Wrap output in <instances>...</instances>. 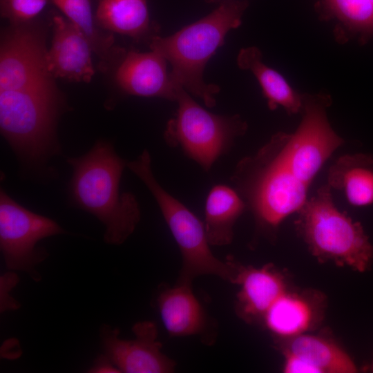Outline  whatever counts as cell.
I'll return each instance as SVG.
<instances>
[{"label":"cell","instance_id":"484cf974","mask_svg":"<svg viewBox=\"0 0 373 373\" xmlns=\"http://www.w3.org/2000/svg\"><path fill=\"white\" fill-rule=\"evenodd\" d=\"M89 372L97 373L120 372L117 367L105 355L98 358Z\"/></svg>","mask_w":373,"mask_h":373},{"label":"cell","instance_id":"4fadbf2b","mask_svg":"<svg viewBox=\"0 0 373 373\" xmlns=\"http://www.w3.org/2000/svg\"><path fill=\"white\" fill-rule=\"evenodd\" d=\"M234 285L237 316L249 324L261 323L274 301L289 288L285 275L271 264L260 267L240 262Z\"/></svg>","mask_w":373,"mask_h":373},{"label":"cell","instance_id":"9a60e30c","mask_svg":"<svg viewBox=\"0 0 373 373\" xmlns=\"http://www.w3.org/2000/svg\"><path fill=\"white\" fill-rule=\"evenodd\" d=\"M157 305L171 336L202 335L208 329V316L191 283L176 282L174 286L164 288L157 296Z\"/></svg>","mask_w":373,"mask_h":373},{"label":"cell","instance_id":"603a6c76","mask_svg":"<svg viewBox=\"0 0 373 373\" xmlns=\"http://www.w3.org/2000/svg\"><path fill=\"white\" fill-rule=\"evenodd\" d=\"M48 0H0L1 16L12 24L29 22L44 8Z\"/></svg>","mask_w":373,"mask_h":373},{"label":"cell","instance_id":"8992f818","mask_svg":"<svg viewBox=\"0 0 373 373\" xmlns=\"http://www.w3.org/2000/svg\"><path fill=\"white\" fill-rule=\"evenodd\" d=\"M175 102L178 108L166 124L164 141L171 147L180 148L205 171L247 132V124L239 115L213 113L198 104L181 86Z\"/></svg>","mask_w":373,"mask_h":373},{"label":"cell","instance_id":"277c9868","mask_svg":"<svg viewBox=\"0 0 373 373\" xmlns=\"http://www.w3.org/2000/svg\"><path fill=\"white\" fill-rule=\"evenodd\" d=\"M295 230L311 254L358 272L373 263V243L363 226L335 205L327 184L319 187L296 213Z\"/></svg>","mask_w":373,"mask_h":373},{"label":"cell","instance_id":"d6986e66","mask_svg":"<svg viewBox=\"0 0 373 373\" xmlns=\"http://www.w3.org/2000/svg\"><path fill=\"white\" fill-rule=\"evenodd\" d=\"M237 64L241 69L250 70L256 77L270 110L282 106L289 115L301 113L303 96L279 73L262 61L258 48H242L238 55Z\"/></svg>","mask_w":373,"mask_h":373},{"label":"cell","instance_id":"8fae6325","mask_svg":"<svg viewBox=\"0 0 373 373\" xmlns=\"http://www.w3.org/2000/svg\"><path fill=\"white\" fill-rule=\"evenodd\" d=\"M325 295L313 289H287L270 306L261 324L275 339L293 338L316 329L323 321Z\"/></svg>","mask_w":373,"mask_h":373},{"label":"cell","instance_id":"ba28073f","mask_svg":"<svg viewBox=\"0 0 373 373\" xmlns=\"http://www.w3.org/2000/svg\"><path fill=\"white\" fill-rule=\"evenodd\" d=\"M64 232L55 221L22 207L1 189L0 247L10 271H25L34 280H39L36 267L46 258L47 252L37 248V244Z\"/></svg>","mask_w":373,"mask_h":373},{"label":"cell","instance_id":"5bb4252c","mask_svg":"<svg viewBox=\"0 0 373 373\" xmlns=\"http://www.w3.org/2000/svg\"><path fill=\"white\" fill-rule=\"evenodd\" d=\"M167 62L163 55L154 50L146 52L131 50L117 70V82L129 95L175 102L179 85L168 72Z\"/></svg>","mask_w":373,"mask_h":373},{"label":"cell","instance_id":"52a82bcc","mask_svg":"<svg viewBox=\"0 0 373 373\" xmlns=\"http://www.w3.org/2000/svg\"><path fill=\"white\" fill-rule=\"evenodd\" d=\"M54 85L0 91V128L21 156L37 161L51 150L57 115Z\"/></svg>","mask_w":373,"mask_h":373},{"label":"cell","instance_id":"6da1fadb","mask_svg":"<svg viewBox=\"0 0 373 373\" xmlns=\"http://www.w3.org/2000/svg\"><path fill=\"white\" fill-rule=\"evenodd\" d=\"M329 105L324 97H306L294 133H275L236 164L231 180L253 216L257 235L275 240L283 222L308 199L324 164L344 144L328 120Z\"/></svg>","mask_w":373,"mask_h":373},{"label":"cell","instance_id":"83f0119b","mask_svg":"<svg viewBox=\"0 0 373 373\" xmlns=\"http://www.w3.org/2000/svg\"><path fill=\"white\" fill-rule=\"evenodd\" d=\"M372 371L373 372V364H372Z\"/></svg>","mask_w":373,"mask_h":373},{"label":"cell","instance_id":"d4e9b609","mask_svg":"<svg viewBox=\"0 0 373 373\" xmlns=\"http://www.w3.org/2000/svg\"><path fill=\"white\" fill-rule=\"evenodd\" d=\"M18 277L11 271L1 277V312L12 309L9 299L14 304H19L8 294L10 291L18 283Z\"/></svg>","mask_w":373,"mask_h":373},{"label":"cell","instance_id":"ffe728a7","mask_svg":"<svg viewBox=\"0 0 373 373\" xmlns=\"http://www.w3.org/2000/svg\"><path fill=\"white\" fill-rule=\"evenodd\" d=\"M95 19L106 30L136 39L152 29L147 0H100Z\"/></svg>","mask_w":373,"mask_h":373},{"label":"cell","instance_id":"9c48e42d","mask_svg":"<svg viewBox=\"0 0 373 373\" xmlns=\"http://www.w3.org/2000/svg\"><path fill=\"white\" fill-rule=\"evenodd\" d=\"M28 23L12 24L1 40L0 91L54 85L43 35Z\"/></svg>","mask_w":373,"mask_h":373},{"label":"cell","instance_id":"3957f363","mask_svg":"<svg viewBox=\"0 0 373 373\" xmlns=\"http://www.w3.org/2000/svg\"><path fill=\"white\" fill-rule=\"evenodd\" d=\"M247 1L224 0L207 16L172 35L155 36L151 50L160 52L171 64L173 81L200 98L207 107L216 104L220 87L207 84L203 71L208 61L223 45L227 34L240 26Z\"/></svg>","mask_w":373,"mask_h":373},{"label":"cell","instance_id":"44dd1931","mask_svg":"<svg viewBox=\"0 0 373 373\" xmlns=\"http://www.w3.org/2000/svg\"><path fill=\"white\" fill-rule=\"evenodd\" d=\"M52 1L68 20L84 34L91 44L93 51L104 55L109 50L113 39L111 37L102 35L97 30L90 0H52Z\"/></svg>","mask_w":373,"mask_h":373},{"label":"cell","instance_id":"4316f807","mask_svg":"<svg viewBox=\"0 0 373 373\" xmlns=\"http://www.w3.org/2000/svg\"><path fill=\"white\" fill-rule=\"evenodd\" d=\"M204 1L209 3H220L224 0H204Z\"/></svg>","mask_w":373,"mask_h":373},{"label":"cell","instance_id":"ac0fdd59","mask_svg":"<svg viewBox=\"0 0 373 373\" xmlns=\"http://www.w3.org/2000/svg\"><path fill=\"white\" fill-rule=\"evenodd\" d=\"M247 210L245 201L234 188L213 186L204 206V224L211 246H225L233 239V227Z\"/></svg>","mask_w":373,"mask_h":373},{"label":"cell","instance_id":"7c38bea8","mask_svg":"<svg viewBox=\"0 0 373 373\" xmlns=\"http://www.w3.org/2000/svg\"><path fill=\"white\" fill-rule=\"evenodd\" d=\"M53 36L46 53V66L53 78L88 82L95 74L91 44L71 21L53 17Z\"/></svg>","mask_w":373,"mask_h":373},{"label":"cell","instance_id":"30bf717a","mask_svg":"<svg viewBox=\"0 0 373 373\" xmlns=\"http://www.w3.org/2000/svg\"><path fill=\"white\" fill-rule=\"evenodd\" d=\"M135 338L122 339L119 330L102 327L101 337L105 356L125 373H171L176 363L162 352L157 329L151 321L138 322L133 327Z\"/></svg>","mask_w":373,"mask_h":373},{"label":"cell","instance_id":"7402d4cb","mask_svg":"<svg viewBox=\"0 0 373 373\" xmlns=\"http://www.w3.org/2000/svg\"><path fill=\"white\" fill-rule=\"evenodd\" d=\"M326 12L350 29L373 33V0H321Z\"/></svg>","mask_w":373,"mask_h":373},{"label":"cell","instance_id":"e0dca14e","mask_svg":"<svg viewBox=\"0 0 373 373\" xmlns=\"http://www.w3.org/2000/svg\"><path fill=\"white\" fill-rule=\"evenodd\" d=\"M326 184L343 192L353 206L372 204L373 155L354 153L339 157L329 169Z\"/></svg>","mask_w":373,"mask_h":373},{"label":"cell","instance_id":"cb8c5ba5","mask_svg":"<svg viewBox=\"0 0 373 373\" xmlns=\"http://www.w3.org/2000/svg\"><path fill=\"white\" fill-rule=\"evenodd\" d=\"M283 356V372L285 373H319L318 370L300 356L289 352Z\"/></svg>","mask_w":373,"mask_h":373},{"label":"cell","instance_id":"2e32d148","mask_svg":"<svg viewBox=\"0 0 373 373\" xmlns=\"http://www.w3.org/2000/svg\"><path fill=\"white\" fill-rule=\"evenodd\" d=\"M275 341L280 352L300 356L319 373H356L358 370L351 356L330 337L309 332Z\"/></svg>","mask_w":373,"mask_h":373},{"label":"cell","instance_id":"5b68a950","mask_svg":"<svg viewBox=\"0 0 373 373\" xmlns=\"http://www.w3.org/2000/svg\"><path fill=\"white\" fill-rule=\"evenodd\" d=\"M126 166L153 196L179 248L182 264L177 282L192 284L198 276L211 275L234 284L240 262L231 258L222 260L213 254L204 222L155 178L149 151L144 149Z\"/></svg>","mask_w":373,"mask_h":373},{"label":"cell","instance_id":"7a4b0ae2","mask_svg":"<svg viewBox=\"0 0 373 373\" xmlns=\"http://www.w3.org/2000/svg\"><path fill=\"white\" fill-rule=\"evenodd\" d=\"M67 162L73 171L70 183L73 201L104 224L106 243H124L141 218L135 195L119 191L120 179L127 162L104 140L97 142L86 154L68 158Z\"/></svg>","mask_w":373,"mask_h":373}]
</instances>
